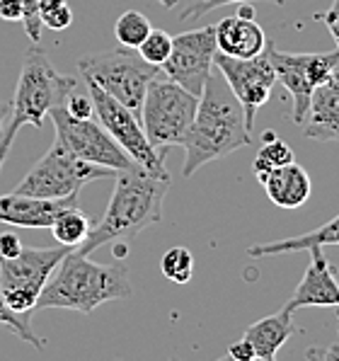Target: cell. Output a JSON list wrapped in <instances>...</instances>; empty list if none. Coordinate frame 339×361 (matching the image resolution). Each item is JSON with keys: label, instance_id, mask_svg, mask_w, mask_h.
<instances>
[{"label": "cell", "instance_id": "obj_1", "mask_svg": "<svg viewBox=\"0 0 339 361\" xmlns=\"http://www.w3.org/2000/svg\"><path fill=\"white\" fill-rule=\"evenodd\" d=\"M114 180V192L102 221L92 226L75 252L90 257L102 245L131 243L133 238L163 219V204L170 190V180L151 175L141 165L119 170Z\"/></svg>", "mask_w": 339, "mask_h": 361}, {"label": "cell", "instance_id": "obj_2", "mask_svg": "<svg viewBox=\"0 0 339 361\" xmlns=\"http://www.w3.org/2000/svg\"><path fill=\"white\" fill-rule=\"evenodd\" d=\"M249 143H252V136H249L245 124L242 104L233 95L221 71H211L204 92L199 95L194 121L189 126L185 141H182V146H185L182 177H192L211 160L226 158V155H230L238 148H245Z\"/></svg>", "mask_w": 339, "mask_h": 361}, {"label": "cell", "instance_id": "obj_3", "mask_svg": "<svg viewBox=\"0 0 339 361\" xmlns=\"http://www.w3.org/2000/svg\"><path fill=\"white\" fill-rule=\"evenodd\" d=\"M131 296L129 267L126 264H99L70 250L37 298L35 310L63 308L78 313H92L107 301H121Z\"/></svg>", "mask_w": 339, "mask_h": 361}, {"label": "cell", "instance_id": "obj_4", "mask_svg": "<svg viewBox=\"0 0 339 361\" xmlns=\"http://www.w3.org/2000/svg\"><path fill=\"white\" fill-rule=\"evenodd\" d=\"M78 87L75 78L61 75L42 49H30L22 61L20 80L15 87V99L10 102L8 129L18 133L20 126L30 124L42 129L49 109L66 102V97Z\"/></svg>", "mask_w": 339, "mask_h": 361}, {"label": "cell", "instance_id": "obj_5", "mask_svg": "<svg viewBox=\"0 0 339 361\" xmlns=\"http://www.w3.org/2000/svg\"><path fill=\"white\" fill-rule=\"evenodd\" d=\"M78 71L85 80H92L102 87L107 95L119 99L133 114H141V104L153 78H158L160 68L148 63L138 54V49L116 47L97 56H87L78 61Z\"/></svg>", "mask_w": 339, "mask_h": 361}, {"label": "cell", "instance_id": "obj_6", "mask_svg": "<svg viewBox=\"0 0 339 361\" xmlns=\"http://www.w3.org/2000/svg\"><path fill=\"white\" fill-rule=\"evenodd\" d=\"M199 107V97L168 78H153L141 104V126L155 148L182 146Z\"/></svg>", "mask_w": 339, "mask_h": 361}, {"label": "cell", "instance_id": "obj_7", "mask_svg": "<svg viewBox=\"0 0 339 361\" xmlns=\"http://www.w3.org/2000/svg\"><path fill=\"white\" fill-rule=\"evenodd\" d=\"M112 177H116V170L85 163L54 141L49 153L27 172V177L15 187V192L27 194V197L61 199L78 194L80 187L92 180H112Z\"/></svg>", "mask_w": 339, "mask_h": 361}, {"label": "cell", "instance_id": "obj_8", "mask_svg": "<svg viewBox=\"0 0 339 361\" xmlns=\"http://www.w3.org/2000/svg\"><path fill=\"white\" fill-rule=\"evenodd\" d=\"M85 87H87V95L92 99V109H94V114H97L99 124H102L109 136L124 148V153L129 155L136 165H141L146 172L170 180L168 168H165L168 148H163V151L155 148L153 143L148 141L138 116L133 114L129 107H124L119 99L107 95V92L99 85H94L92 80H85Z\"/></svg>", "mask_w": 339, "mask_h": 361}, {"label": "cell", "instance_id": "obj_9", "mask_svg": "<svg viewBox=\"0 0 339 361\" xmlns=\"http://www.w3.org/2000/svg\"><path fill=\"white\" fill-rule=\"evenodd\" d=\"M73 247H22L15 257H0V293L15 313H35L37 298L61 259Z\"/></svg>", "mask_w": 339, "mask_h": 361}, {"label": "cell", "instance_id": "obj_10", "mask_svg": "<svg viewBox=\"0 0 339 361\" xmlns=\"http://www.w3.org/2000/svg\"><path fill=\"white\" fill-rule=\"evenodd\" d=\"M49 116L56 126V143L68 153H73L75 158L92 165H102V168H112L116 172L136 165L124 153V148L109 136L107 129L92 121V116L90 119H78L63 104L49 109Z\"/></svg>", "mask_w": 339, "mask_h": 361}, {"label": "cell", "instance_id": "obj_11", "mask_svg": "<svg viewBox=\"0 0 339 361\" xmlns=\"http://www.w3.org/2000/svg\"><path fill=\"white\" fill-rule=\"evenodd\" d=\"M264 54L269 59L271 68L276 73V80L288 90L293 99V121L298 126L303 124L308 114V104L313 97V90L332 75V71L339 66V49L327 54H286L279 51L271 42H266Z\"/></svg>", "mask_w": 339, "mask_h": 361}, {"label": "cell", "instance_id": "obj_12", "mask_svg": "<svg viewBox=\"0 0 339 361\" xmlns=\"http://www.w3.org/2000/svg\"><path fill=\"white\" fill-rule=\"evenodd\" d=\"M216 47V25L202 27V30L182 32L172 37V51L168 61L160 66L165 78L182 85L192 95H202L207 78L214 71Z\"/></svg>", "mask_w": 339, "mask_h": 361}, {"label": "cell", "instance_id": "obj_13", "mask_svg": "<svg viewBox=\"0 0 339 361\" xmlns=\"http://www.w3.org/2000/svg\"><path fill=\"white\" fill-rule=\"evenodd\" d=\"M214 66L221 71V75H223L228 87L233 90V95L242 104L245 124H247V129L252 131L257 112L269 102L271 87H274V82H276V73H274V68H271L266 54L262 51L259 56H252V59H233V56H226V54L216 51Z\"/></svg>", "mask_w": 339, "mask_h": 361}, {"label": "cell", "instance_id": "obj_14", "mask_svg": "<svg viewBox=\"0 0 339 361\" xmlns=\"http://www.w3.org/2000/svg\"><path fill=\"white\" fill-rule=\"evenodd\" d=\"M80 207L78 194L61 199L27 197V194H0V224L18 226V228H51L61 211Z\"/></svg>", "mask_w": 339, "mask_h": 361}, {"label": "cell", "instance_id": "obj_15", "mask_svg": "<svg viewBox=\"0 0 339 361\" xmlns=\"http://www.w3.org/2000/svg\"><path fill=\"white\" fill-rule=\"evenodd\" d=\"M310 264L305 269L301 284L296 286L293 296L288 298L283 308H337L339 305V284L332 274V267L327 262L322 247H310Z\"/></svg>", "mask_w": 339, "mask_h": 361}, {"label": "cell", "instance_id": "obj_16", "mask_svg": "<svg viewBox=\"0 0 339 361\" xmlns=\"http://www.w3.org/2000/svg\"><path fill=\"white\" fill-rule=\"evenodd\" d=\"M305 138L313 141H339V66L325 82L313 90L308 114L303 119Z\"/></svg>", "mask_w": 339, "mask_h": 361}, {"label": "cell", "instance_id": "obj_17", "mask_svg": "<svg viewBox=\"0 0 339 361\" xmlns=\"http://www.w3.org/2000/svg\"><path fill=\"white\" fill-rule=\"evenodd\" d=\"M216 47L226 56L252 59L264 51L266 37L259 22H254V18H245V15L235 13L216 25Z\"/></svg>", "mask_w": 339, "mask_h": 361}, {"label": "cell", "instance_id": "obj_18", "mask_svg": "<svg viewBox=\"0 0 339 361\" xmlns=\"http://www.w3.org/2000/svg\"><path fill=\"white\" fill-rule=\"evenodd\" d=\"M262 187L266 197L276 204L279 209H298L313 194V182L310 175L305 172L296 160L286 165H279L271 172H266L262 177Z\"/></svg>", "mask_w": 339, "mask_h": 361}, {"label": "cell", "instance_id": "obj_19", "mask_svg": "<svg viewBox=\"0 0 339 361\" xmlns=\"http://www.w3.org/2000/svg\"><path fill=\"white\" fill-rule=\"evenodd\" d=\"M291 315L293 313L288 308H281L279 313L259 318L257 323H252L245 330L242 337L254 347V354H257L259 361H271L283 344L291 340V335L296 332Z\"/></svg>", "mask_w": 339, "mask_h": 361}, {"label": "cell", "instance_id": "obj_20", "mask_svg": "<svg viewBox=\"0 0 339 361\" xmlns=\"http://www.w3.org/2000/svg\"><path fill=\"white\" fill-rule=\"evenodd\" d=\"M325 245H339V216L332 221L322 224L318 231L303 233V235L283 238L274 243H254L247 247L249 257H274V255H288V252H301L310 247H325Z\"/></svg>", "mask_w": 339, "mask_h": 361}, {"label": "cell", "instance_id": "obj_21", "mask_svg": "<svg viewBox=\"0 0 339 361\" xmlns=\"http://www.w3.org/2000/svg\"><path fill=\"white\" fill-rule=\"evenodd\" d=\"M90 228H92L90 216L82 214L80 207H70V209L61 211L56 216V221L51 224V233H54V238H56V243L68 245L73 250L85 240Z\"/></svg>", "mask_w": 339, "mask_h": 361}, {"label": "cell", "instance_id": "obj_22", "mask_svg": "<svg viewBox=\"0 0 339 361\" xmlns=\"http://www.w3.org/2000/svg\"><path fill=\"white\" fill-rule=\"evenodd\" d=\"M293 160V151L283 138L276 136L274 131H266L264 133V143L259 146L257 155H254V163H252V170H254V177L262 182V177L266 172H271L279 165H286Z\"/></svg>", "mask_w": 339, "mask_h": 361}, {"label": "cell", "instance_id": "obj_23", "mask_svg": "<svg viewBox=\"0 0 339 361\" xmlns=\"http://www.w3.org/2000/svg\"><path fill=\"white\" fill-rule=\"evenodd\" d=\"M151 30H153V25H151V20H148L146 15L138 13V10H126V13H121L119 20H116L114 37H116V42H119L121 47L138 49Z\"/></svg>", "mask_w": 339, "mask_h": 361}, {"label": "cell", "instance_id": "obj_24", "mask_svg": "<svg viewBox=\"0 0 339 361\" xmlns=\"http://www.w3.org/2000/svg\"><path fill=\"white\" fill-rule=\"evenodd\" d=\"M160 271L165 279H170L172 284H187L194 274V257L187 247L177 245L170 247L160 259Z\"/></svg>", "mask_w": 339, "mask_h": 361}, {"label": "cell", "instance_id": "obj_25", "mask_svg": "<svg viewBox=\"0 0 339 361\" xmlns=\"http://www.w3.org/2000/svg\"><path fill=\"white\" fill-rule=\"evenodd\" d=\"M30 323H32V313H15V310L5 303L3 293H0V325L10 327L22 342L32 344L35 349H44V340L39 335H35Z\"/></svg>", "mask_w": 339, "mask_h": 361}, {"label": "cell", "instance_id": "obj_26", "mask_svg": "<svg viewBox=\"0 0 339 361\" xmlns=\"http://www.w3.org/2000/svg\"><path fill=\"white\" fill-rule=\"evenodd\" d=\"M170 51H172V37L165 30H151L148 37L141 42V47H138V54H141L148 63L158 66V68L168 61Z\"/></svg>", "mask_w": 339, "mask_h": 361}, {"label": "cell", "instance_id": "obj_27", "mask_svg": "<svg viewBox=\"0 0 339 361\" xmlns=\"http://www.w3.org/2000/svg\"><path fill=\"white\" fill-rule=\"evenodd\" d=\"M39 15L49 30H66L73 22V10L68 0H39Z\"/></svg>", "mask_w": 339, "mask_h": 361}, {"label": "cell", "instance_id": "obj_28", "mask_svg": "<svg viewBox=\"0 0 339 361\" xmlns=\"http://www.w3.org/2000/svg\"><path fill=\"white\" fill-rule=\"evenodd\" d=\"M240 5V3H252V0H194L192 5H187L185 13H180V20L187 22V20H197L202 15L211 13V10L221 8V5ZM269 3H276V5H283L286 0H269Z\"/></svg>", "mask_w": 339, "mask_h": 361}, {"label": "cell", "instance_id": "obj_29", "mask_svg": "<svg viewBox=\"0 0 339 361\" xmlns=\"http://www.w3.org/2000/svg\"><path fill=\"white\" fill-rule=\"evenodd\" d=\"M22 5V25H25V32L32 42H39L42 39V15H39V0H20Z\"/></svg>", "mask_w": 339, "mask_h": 361}, {"label": "cell", "instance_id": "obj_30", "mask_svg": "<svg viewBox=\"0 0 339 361\" xmlns=\"http://www.w3.org/2000/svg\"><path fill=\"white\" fill-rule=\"evenodd\" d=\"M63 107L68 109L73 116H78V119H90L92 112H94L90 95H85V92H78V90H73L68 97H66Z\"/></svg>", "mask_w": 339, "mask_h": 361}, {"label": "cell", "instance_id": "obj_31", "mask_svg": "<svg viewBox=\"0 0 339 361\" xmlns=\"http://www.w3.org/2000/svg\"><path fill=\"white\" fill-rule=\"evenodd\" d=\"M228 357L235 359V361H254L257 359V354H254V347L249 344L245 337L238 342H233L230 347H228Z\"/></svg>", "mask_w": 339, "mask_h": 361}, {"label": "cell", "instance_id": "obj_32", "mask_svg": "<svg viewBox=\"0 0 339 361\" xmlns=\"http://www.w3.org/2000/svg\"><path fill=\"white\" fill-rule=\"evenodd\" d=\"M22 240L15 233H0V257H15V255L22 252Z\"/></svg>", "mask_w": 339, "mask_h": 361}, {"label": "cell", "instance_id": "obj_33", "mask_svg": "<svg viewBox=\"0 0 339 361\" xmlns=\"http://www.w3.org/2000/svg\"><path fill=\"white\" fill-rule=\"evenodd\" d=\"M320 20H322V25L330 30V35L337 42V49H339V0L332 3V8L327 10V13L320 15Z\"/></svg>", "mask_w": 339, "mask_h": 361}, {"label": "cell", "instance_id": "obj_34", "mask_svg": "<svg viewBox=\"0 0 339 361\" xmlns=\"http://www.w3.org/2000/svg\"><path fill=\"white\" fill-rule=\"evenodd\" d=\"M0 20L20 22L22 20V5H20V0H0Z\"/></svg>", "mask_w": 339, "mask_h": 361}, {"label": "cell", "instance_id": "obj_35", "mask_svg": "<svg viewBox=\"0 0 339 361\" xmlns=\"http://www.w3.org/2000/svg\"><path fill=\"white\" fill-rule=\"evenodd\" d=\"M15 136H18V133H15V131L5 129V136H3V141H0V170H3V165H5V158H8V153H10V146H13Z\"/></svg>", "mask_w": 339, "mask_h": 361}, {"label": "cell", "instance_id": "obj_36", "mask_svg": "<svg viewBox=\"0 0 339 361\" xmlns=\"http://www.w3.org/2000/svg\"><path fill=\"white\" fill-rule=\"evenodd\" d=\"M10 116V102H3V99H0V141H3V136H5V129H8V126H5V119H8Z\"/></svg>", "mask_w": 339, "mask_h": 361}, {"label": "cell", "instance_id": "obj_37", "mask_svg": "<svg viewBox=\"0 0 339 361\" xmlns=\"http://www.w3.org/2000/svg\"><path fill=\"white\" fill-rule=\"evenodd\" d=\"M155 3H160V5H163L165 10H172V8H175L177 3H180V0H155Z\"/></svg>", "mask_w": 339, "mask_h": 361}, {"label": "cell", "instance_id": "obj_38", "mask_svg": "<svg viewBox=\"0 0 339 361\" xmlns=\"http://www.w3.org/2000/svg\"><path fill=\"white\" fill-rule=\"evenodd\" d=\"M337 323H339V305H337Z\"/></svg>", "mask_w": 339, "mask_h": 361}]
</instances>
